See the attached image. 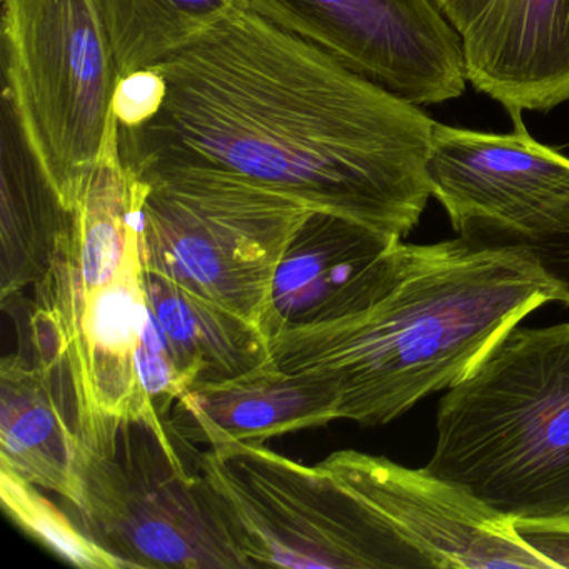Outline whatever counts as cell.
Masks as SVG:
<instances>
[{
	"label": "cell",
	"mask_w": 569,
	"mask_h": 569,
	"mask_svg": "<svg viewBox=\"0 0 569 569\" xmlns=\"http://www.w3.org/2000/svg\"><path fill=\"white\" fill-rule=\"evenodd\" d=\"M156 69L161 111L119 128L134 178L226 176L401 239L421 221L435 119L321 49L236 8Z\"/></svg>",
	"instance_id": "cell-1"
},
{
	"label": "cell",
	"mask_w": 569,
	"mask_h": 569,
	"mask_svg": "<svg viewBox=\"0 0 569 569\" xmlns=\"http://www.w3.org/2000/svg\"><path fill=\"white\" fill-rule=\"evenodd\" d=\"M561 302L522 242L459 236L405 244L398 271L369 308L269 339L272 362L331 392L336 418L388 425L468 378L519 322Z\"/></svg>",
	"instance_id": "cell-2"
},
{
	"label": "cell",
	"mask_w": 569,
	"mask_h": 569,
	"mask_svg": "<svg viewBox=\"0 0 569 569\" xmlns=\"http://www.w3.org/2000/svg\"><path fill=\"white\" fill-rule=\"evenodd\" d=\"M426 469L511 521H569V322L512 329L446 391Z\"/></svg>",
	"instance_id": "cell-3"
},
{
	"label": "cell",
	"mask_w": 569,
	"mask_h": 569,
	"mask_svg": "<svg viewBox=\"0 0 569 569\" xmlns=\"http://www.w3.org/2000/svg\"><path fill=\"white\" fill-rule=\"evenodd\" d=\"M189 445L151 416L81 446L84 498L66 508L126 569H251L199 462L188 465Z\"/></svg>",
	"instance_id": "cell-4"
},
{
	"label": "cell",
	"mask_w": 569,
	"mask_h": 569,
	"mask_svg": "<svg viewBox=\"0 0 569 569\" xmlns=\"http://www.w3.org/2000/svg\"><path fill=\"white\" fill-rule=\"evenodd\" d=\"M198 462L251 569H435L319 465L251 442L208 448Z\"/></svg>",
	"instance_id": "cell-5"
},
{
	"label": "cell",
	"mask_w": 569,
	"mask_h": 569,
	"mask_svg": "<svg viewBox=\"0 0 569 569\" xmlns=\"http://www.w3.org/2000/svg\"><path fill=\"white\" fill-rule=\"evenodd\" d=\"M2 96L74 211L101 158L121 78L98 0H2Z\"/></svg>",
	"instance_id": "cell-6"
},
{
	"label": "cell",
	"mask_w": 569,
	"mask_h": 569,
	"mask_svg": "<svg viewBox=\"0 0 569 569\" xmlns=\"http://www.w3.org/2000/svg\"><path fill=\"white\" fill-rule=\"evenodd\" d=\"M132 179L144 271L261 328L279 261L309 209L226 176Z\"/></svg>",
	"instance_id": "cell-7"
},
{
	"label": "cell",
	"mask_w": 569,
	"mask_h": 569,
	"mask_svg": "<svg viewBox=\"0 0 569 569\" xmlns=\"http://www.w3.org/2000/svg\"><path fill=\"white\" fill-rule=\"evenodd\" d=\"M234 4L419 108L465 94L461 39L438 0H234Z\"/></svg>",
	"instance_id": "cell-8"
},
{
	"label": "cell",
	"mask_w": 569,
	"mask_h": 569,
	"mask_svg": "<svg viewBox=\"0 0 569 569\" xmlns=\"http://www.w3.org/2000/svg\"><path fill=\"white\" fill-rule=\"evenodd\" d=\"M509 118L506 134L436 122L426 179L459 236L536 242L569 229V158L536 141L522 112Z\"/></svg>",
	"instance_id": "cell-9"
},
{
	"label": "cell",
	"mask_w": 569,
	"mask_h": 569,
	"mask_svg": "<svg viewBox=\"0 0 569 569\" xmlns=\"http://www.w3.org/2000/svg\"><path fill=\"white\" fill-rule=\"evenodd\" d=\"M439 569H549L515 528L466 489L382 456L332 452L318 462Z\"/></svg>",
	"instance_id": "cell-10"
},
{
	"label": "cell",
	"mask_w": 569,
	"mask_h": 569,
	"mask_svg": "<svg viewBox=\"0 0 569 569\" xmlns=\"http://www.w3.org/2000/svg\"><path fill=\"white\" fill-rule=\"evenodd\" d=\"M461 39L466 79L511 112L569 102V0H438Z\"/></svg>",
	"instance_id": "cell-11"
},
{
	"label": "cell",
	"mask_w": 569,
	"mask_h": 569,
	"mask_svg": "<svg viewBox=\"0 0 569 569\" xmlns=\"http://www.w3.org/2000/svg\"><path fill=\"white\" fill-rule=\"evenodd\" d=\"M402 239L335 212L309 211L279 261L266 338L348 318L391 284Z\"/></svg>",
	"instance_id": "cell-12"
},
{
	"label": "cell",
	"mask_w": 569,
	"mask_h": 569,
	"mask_svg": "<svg viewBox=\"0 0 569 569\" xmlns=\"http://www.w3.org/2000/svg\"><path fill=\"white\" fill-rule=\"evenodd\" d=\"M0 466L81 508V439L64 362L2 359Z\"/></svg>",
	"instance_id": "cell-13"
},
{
	"label": "cell",
	"mask_w": 569,
	"mask_h": 569,
	"mask_svg": "<svg viewBox=\"0 0 569 569\" xmlns=\"http://www.w3.org/2000/svg\"><path fill=\"white\" fill-rule=\"evenodd\" d=\"M338 421L331 392L274 362L216 385L186 391L169 412V428L191 445H266L301 429Z\"/></svg>",
	"instance_id": "cell-14"
},
{
	"label": "cell",
	"mask_w": 569,
	"mask_h": 569,
	"mask_svg": "<svg viewBox=\"0 0 569 569\" xmlns=\"http://www.w3.org/2000/svg\"><path fill=\"white\" fill-rule=\"evenodd\" d=\"M74 211L32 152L11 102L0 106V289L2 305L51 271Z\"/></svg>",
	"instance_id": "cell-15"
},
{
	"label": "cell",
	"mask_w": 569,
	"mask_h": 569,
	"mask_svg": "<svg viewBox=\"0 0 569 569\" xmlns=\"http://www.w3.org/2000/svg\"><path fill=\"white\" fill-rule=\"evenodd\" d=\"M144 284L149 308L189 389L272 362L268 338L254 322L154 272L144 271Z\"/></svg>",
	"instance_id": "cell-16"
},
{
	"label": "cell",
	"mask_w": 569,
	"mask_h": 569,
	"mask_svg": "<svg viewBox=\"0 0 569 569\" xmlns=\"http://www.w3.org/2000/svg\"><path fill=\"white\" fill-rule=\"evenodd\" d=\"M119 76L154 69L236 9L234 0H98Z\"/></svg>",
	"instance_id": "cell-17"
},
{
	"label": "cell",
	"mask_w": 569,
	"mask_h": 569,
	"mask_svg": "<svg viewBox=\"0 0 569 569\" xmlns=\"http://www.w3.org/2000/svg\"><path fill=\"white\" fill-rule=\"evenodd\" d=\"M0 498L9 518L68 565L81 569H126L124 562L89 538L69 511L46 498L39 486L0 466Z\"/></svg>",
	"instance_id": "cell-18"
},
{
	"label": "cell",
	"mask_w": 569,
	"mask_h": 569,
	"mask_svg": "<svg viewBox=\"0 0 569 569\" xmlns=\"http://www.w3.org/2000/svg\"><path fill=\"white\" fill-rule=\"evenodd\" d=\"M136 361L139 379L152 408L162 419H168L172 406L188 391L189 385L176 365L168 339L151 308L139 339Z\"/></svg>",
	"instance_id": "cell-19"
},
{
	"label": "cell",
	"mask_w": 569,
	"mask_h": 569,
	"mask_svg": "<svg viewBox=\"0 0 569 569\" xmlns=\"http://www.w3.org/2000/svg\"><path fill=\"white\" fill-rule=\"evenodd\" d=\"M168 94L159 69H142L119 78L112 112L121 129H138L161 111Z\"/></svg>",
	"instance_id": "cell-20"
},
{
	"label": "cell",
	"mask_w": 569,
	"mask_h": 569,
	"mask_svg": "<svg viewBox=\"0 0 569 569\" xmlns=\"http://www.w3.org/2000/svg\"><path fill=\"white\" fill-rule=\"evenodd\" d=\"M515 528L549 569H569V521H515Z\"/></svg>",
	"instance_id": "cell-21"
},
{
	"label": "cell",
	"mask_w": 569,
	"mask_h": 569,
	"mask_svg": "<svg viewBox=\"0 0 569 569\" xmlns=\"http://www.w3.org/2000/svg\"><path fill=\"white\" fill-rule=\"evenodd\" d=\"M526 246L561 289L562 305L569 306V229L542 241L526 242Z\"/></svg>",
	"instance_id": "cell-22"
}]
</instances>
